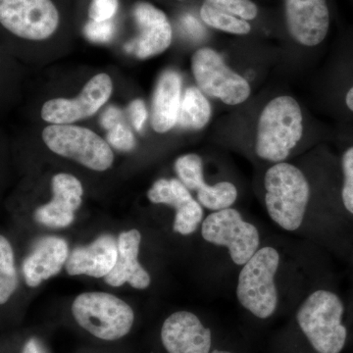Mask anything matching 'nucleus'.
I'll return each instance as SVG.
<instances>
[{
	"label": "nucleus",
	"instance_id": "f257e3e1",
	"mask_svg": "<svg viewBox=\"0 0 353 353\" xmlns=\"http://www.w3.org/2000/svg\"><path fill=\"white\" fill-rule=\"evenodd\" d=\"M339 157L324 143L289 161L265 166L262 194L272 222L289 233L305 226L319 201L341 206Z\"/></svg>",
	"mask_w": 353,
	"mask_h": 353
},
{
	"label": "nucleus",
	"instance_id": "f03ea898",
	"mask_svg": "<svg viewBox=\"0 0 353 353\" xmlns=\"http://www.w3.org/2000/svg\"><path fill=\"white\" fill-rule=\"evenodd\" d=\"M239 109L240 150L265 166L289 161L320 145L317 125L292 94L250 99Z\"/></svg>",
	"mask_w": 353,
	"mask_h": 353
},
{
	"label": "nucleus",
	"instance_id": "7ed1b4c3",
	"mask_svg": "<svg viewBox=\"0 0 353 353\" xmlns=\"http://www.w3.org/2000/svg\"><path fill=\"white\" fill-rule=\"evenodd\" d=\"M347 305L336 292L318 289L274 334L271 353H343L350 347Z\"/></svg>",
	"mask_w": 353,
	"mask_h": 353
},
{
	"label": "nucleus",
	"instance_id": "20e7f679",
	"mask_svg": "<svg viewBox=\"0 0 353 353\" xmlns=\"http://www.w3.org/2000/svg\"><path fill=\"white\" fill-rule=\"evenodd\" d=\"M282 253L273 245H262L240 269L236 294L252 326H266L280 313V271Z\"/></svg>",
	"mask_w": 353,
	"mask_h": 353
},
{
	"label": "nucleus",
	"instance_id": "39448f33",
	"mask_svg": "<svg viewBox=\"0 0 353 353\" xmlns=\"http://www.w3.org/2000/svg\"><path fill=\"white\" fill-rule=\"evenodd\" d=\"M280 39L285 48L313 52L328 41L334 21L333 0H281Z\"/></svg>",
	"mask_w": 353,
	"mask_h": 353
},
{
	"label": "nucleus",
	"instance_id": "423d86ee",
	"mask_svg": "<svg viewBox=\"0 0 353 353\" xmlns=\"http://www.w3.org/2000/svg\"><path fill=\"white\" fill-rule=\"evenodd\" d=\"M199 17L208 28L236 38H280L278 12L267 10L255 0H203Z\"/></svg>",
	"mask_w": 353,
	"mask_h": 353
},
{
	"label": "nucleus",
	"instance_id": "0eeeda50",
	"mask_svg": "<svg viewBox=\"0 0 353 353\" xmlns=\"http://www.w3.org/2000/svg\"><path fill=\"white\" fill-rule=\"evenodd\" d=\"M190 68L197 87L206 97L231 108H241L252 99L250 79L230 66L213 48H199L192 54Z\"/></svg>",
	"mask_w": 353,
	"mask_h": 353
},
{
	"label": "nucleus",
	"instance_id": "6e6552de",
	"mask_svg": "<svg viewBox=\"0 0 353 353\" xmlns=\"http://www.w3.org/2000/svg\"><path fill=\"white\" fill-rule=\"evenodd\" d=\"M77 323L95 338L117 341L131 332L134 311L119 297L105 292H85L72 305Z\"/></svg>",
	"mask_w": 353,
	"mask_h": 353
},
{
	"label": "nucleus",
	"instance_id": "1a4fd4ad",
	"mask_svg": "<svg viewBox=\"0 0 353 353\" xmlns=\"http://www.w3.org/2000/svg\"><path fill=\"white\" fill-rule=\"evenodd\" d=\"M201 228L203 240L226 248L232 262L240 269L262 246L259 228L245 220L236 208L210 213Z\"/></svg>",
	"mask_w": 353,
	"mask_h": 353
},
{
	"label": "nucleus",
	"instance_id": "9d476101",
	"mask_svg": "<svg viewBox=\"0 0 353 353\" xmlns=\"http://www.w3.org/2000/svg\"><path fill=\"white\" fill-rule=\"evenodd\" d=\"M44 143L51 152L70 158L94 171H105L113 163L108 143L87 128L51 125L43 132Z\"/></svg>",
	"mask_w": 353,
	"mask_h": 353
},
{
	"label": "nucleus",
	"instance_id": "9b49d317",
	"mask_svg": "<svg viewBox=\"0 0 353 353\" xmlns=\"http://www.w3.org/2000/svg\"><path fill=\"white\" fill-rule=\"evenodd\" d=\"M59 12L51 0H0L1 25L19 38L43 41L57 31Z\"/></svg>",
	"mask_w": 353,
	"mask_h": 353
},
{
	"label": "nucleus",
	"instance_id": "f8f14e48",
	"mask_svg": "<svg viewBox=\"0 0 353 353\" xmlns=\"http://www.w3.org/2000/svg\"><path fill=\"white\" fill-rule=\"evenodd\" d=\"M325 97L330 112L341 123L353 120V31L343 32L339 39L326 83Z\"/></svg>",
	"mask_w": 353,
	"mask_h": 353
},
{
	"label": "nucleus",
	"instance_id": "ddd939ff",
	"mask_svg": "<svg viewBox=\"0 0 353 353\" xmlns=\"http://www.w3.org/2000/svg\"><path fill=\"white\" fill-rule=\"evenodd\" d=\"M113 85L108 74L90 79L76 99H55L46 101L41 118L53 125H69L85 119L101 109L112 94Z\"/></svg>",
	"mask_w": 353,
	"mask_h": 353
},
{
	"label": "nucleus",
	"instance_id": "4468645a",
	"mask_svg": "<svg viewBox=\"0 0 353 353\" xmlns=\"http://www.w3.org/2000/svg\"><path fill=\"white\" fill-rule=\"evenodd\" d=\"M175 171L179 180L190 192H196L202 208L219 211L233 208L240 192L232 181H220L214 185L204 183L203 162L196 153H188L176 160Z\"/></svg>",
	"mask_w": 353,
	"mask_h": 353
},
{
	"label": "nucleus",
	"instance_id": "2eb2a0df",
	"mask_svg": "<svg viewBox=\"0 0 353 353\" xmlns=\"http://www.w3.org/2000/svg\"><path fill=\"white\" fill-rule=\"evenodd\" d=\"M160 336L167 353H211L216 347L212 329L190 311L167 317Z\"/></svg>",
	"mask_w": 353,
	"mask_h": 353
},
{
	"label": "nucleus",
	"instance_id": "dca6fc26",
	"mask_svg": "<svg viewBox=\"0 0 353 353\" xmlns=\"http://www.w3.org/2000/svg\"><path fill=\"white\" fill-rule=\"evenodd\" d=\"M138 26V39L128 44L129 52L134 51L139 59L157 57L171 46L173 29L166 14L152 4L139 1L132 10Z\"/></svg>",
	"mask_w": 353,
	"mask_h": 353
},
{
	"label": "nucleus",
	"instance_id": "f3484780",
	"mask_svg": "<svg viewBox=\"0 0 353 353\" xmlns=\"http://www.w3.org/2000/svg\"><path fill=\"white\" fill-rule=\"evenodd\" d=\"M148 197L157 204L175 209L173 229L182 236H190L203 222V208L179 179H160L148 190Z\"/></svg>",
	"mask_w": 353,
	"mask_h": 353
},
{
	"label": "nucleus",
	"instance_id": "a211bd4d",
	"mask_svg": "<svg viewBox=\"0 0 353 353\" xmlns=\"http://www.w3.org/2000/svg\"><path fill=\"white\" fill-rule=\"evenodd\" d=\"M52 201L34 212L37 222L50 228L68 227L74 213L82 204L83 185L70 174L60 173L52 179Z\"/></svg>",
	"mask_w": 353,
	"mask_h": 353
},
{
	"label": "nucleus",
	"instance_id": "6ab92c4d",
	"mask_svg": "<svg viewBox=\"0 0 353 353\" xmlns=\"http://www.w3.org/2000/svg\"><path fill=\"white\" fill-rule=\"evenodd\" d=\"M118 257V243L111 236L104 234L88 246L77 248L66 262L69 275H88L106 277L115 266Z\"/></svg>",
	"mask_w": 353,
	"mask_h": 353
},
{
	"label": "nucleus",
	"instance_id": "aec40b11",
	"mask_svg": "<svg viewBox=\"0 0 353 353\" xmlns=\"http://www.w3.org/2000/svg\"><path fill=\"white\" fill-rule=\"evenodd\" d=\"M68 245L57 236L41 239L24 262V277L29 287H38L44 280L57 275L68 259Z\"/></svg>",
	"mask_w": 353,
	"mask_h": 353
},
{
	"label": "nucleus",
	"instance_id": "412c9836",
	"mask_svg": "<svg viewBox=\"0 0 353 353\" xmlns=\"http://www.w3.org/2000/svg\"><path fill=\"white\" fill-rule=\"evenodd\" d=\"M141 236L138 230L124 232L118 240V257L105 282L112 287L130 284L134 289L145 290L150 285L148 272L139 263L138 255Z\"/></svg>",
	"mask_w": 353,
	"mask_h": 353
},
{
	"label": "nucleus",
	"instance_id": "4be33fe9",
	"mask_svg": "<svg viewBox=\"0 0 353 353\" xmlns=\"http://www.w3.org/2000/svg\"><path fill=\"white\" fill-rule=\"evenodd\" d=\"M182 77L174 70H167L158 81L152 102L153 129L164 134L176 126L183 97Z\"/></svg>",
	"mask_w": 353,
	"mask_h": 353
},
{
	"label": "nucleus",
	"instance_id": "5701e85b",
	"mask_svg": "<svg viewBox=\"0 0 353 353\" xmlns=\"http://www.w3.org/2000/svg\"><path fill=\"white\" fill-rule=\"evenodd\" d=\"M212 108L208 97L199 87H189L183 92L176 127L185 131H201L208 126Z\"/></svg>",
	"mask_w": 353,
	"mask_h": 353
},
{
	"label": "nucleus",
	"instance_id": "b1692460",
	"mask_svg": "<svg viewBox=\"0 0 353 353\" xmlns=\"http://www.w3.org/2000/svg\"><path fill=\"white\" fill-rule=\"evenodd\" d=\"M343 150L339 155L341 168L340 199L345 217L353 219V131L352 123H341Z\"/></svg>",
	"mask_w": 353,
	"mask_h": 353
},
{
	"label": "nucleus",
	"instance_id": "393cba45",
	"mask_svg": "<svg viewBox=\"0 0 353 353\" xmlns=\"http://www.w3.org/2000/svg\"><path fill=\"white\" fill-rule=\"evenodd\" d=\"M18 285L17 274L14 266L12 248L9 241L0 238V303L4 304L12 296Z\"/></svg>",
	"mask_w": 353,
	"mask_h": 353
},
{
	"label": "nucleus",
	"instance_id": "a878e982",
	"mask_svg": "<svg viewBox=\"0 0 353 353\" xmlns=\"http://www.w3.org/2000/svg\"><path fill=\"white\" fill-rule=\"evenodd\" d=\"M108 141L113 148L121 152H130L136 146L134 134L124 123H120L109 130Z\"/></svg>",
	"mask_w": 353,
	"mask_h": 353
},
{
	"label": "nucleus",
	"instance_id": "bb28decb",
	"mask_svg": "<svg viewBox=\"0 0 353 353\" xmlns=\"http://www.w3.org/2000/svg\"><path fill=\"white\" fill-rule=\"evenodd\" d=\"M83 34L92 43H108L115 34V25L111 20L97 22L90 21L85 26Z\"/></svg>",
	"mask_w": 353,
	"mask_h": 353
},
{
	"label": "nucleus",
	"instance_id": "cd10ccee",
	"mask_svg": "<svg viewBox=\"0 0 353 353\" xmlns=\"http://www.w3.org/2000/svg\"><path fill=\"white\" fill-rule=\"evenodd\" d=\"M119 7V0H92L88 9L92 21L103 22L112 19Z\"/></svg>",
	"mask_w": 353,
	"mask_h": 353
},
{
	"label": "nucleus",
	"instance_id": "c85d7f7f",
	"mask_svg": "<svg viewBox=\"0 0 353 353\" xmlns=\"http://www.w3.org/2000/svg\"><path fill=\"white\" fill-rule=\"evenodd\" d=\"M201 17L197 18L192 14H185L181 18V28L190 38L201 39L205 36L206 32Z\"/></svg>",
	"mask_w": 353,
	"mask_h": 353
},
{
	"label": "nucleus",
	"instance_id": "c756f323",
	"mask_svg": "<svg viewBox=\"0 0 353 353\" xmlns=\"http://www.w3.org/2000/svg\"><path fill=\"white\" fill-rule=\"evenodd\" d=\"M129 111L134 129L141 132L145 126L146 118H148V111H146L145 103L141 99H136L130 105Z\"/></svg>",
	"mask_w": 353,
	"mask_h": 353
},
{
	"label": "nucleus",
	"instance_id": "7c9ffc66",
	"mask_svg": "<svg viewBox=\"0 0 353 353\" xmlns=\"http://www.w3.org/2000/svg\"><path fill=\"white\" fill-rule=\"evenodd\" d=\"M102 127L106 130H111L116 125L122 123V112L117 108L109 106L104 113L102 114L101 119Z\"/></svg>",
	"mask_w": 353,
	"mask_h": 353
},
{
	"label": "nucleus",
	"instance_id": "2f4dec72",
	"mask_svg": "<svg viewBox=\"0 0 353 353\" xmlns=\"http://www.w3.org/2000/svg\"><path fill=\"white\" fill-rule=\"evenodd\" d=\"M211 353H250V350L246 347L245 341L240 340L216 347Z\"/></svg>",
	"mask_w": 353,
	"mask_h": 353
},
{
	"label": "nucleus",
	"instance_id": "473e14b6",
	"mask_svg": "<svg viewBox=\"0 0 353 353\" xmlns=\"http://www.w3.org/2000/svg\"><path fill=\"white\" fill-rule=\"evenodd\" d=\"M22 353H41L38 341L34 340V339L28 341L24 348H23Z\"/></svg>",
	"mask_w": 353,
	"mask_h": 353
},
{
	"label": "nucleus",
	"instance_id": "72a5a7b5",
	"mask_svg": "<svg viewBox=\"0 0 353 353\" xmlns=\"http://www.w3.org/2000/svg\"><path fill=\"white\" fill-rule=\"evenodd\" d=\"M347 323L350 330V347L353 348V314L347 316Z\"/></svg>",
	"mask_w": 353,
	"mask_h": 353
}]
</instances>
